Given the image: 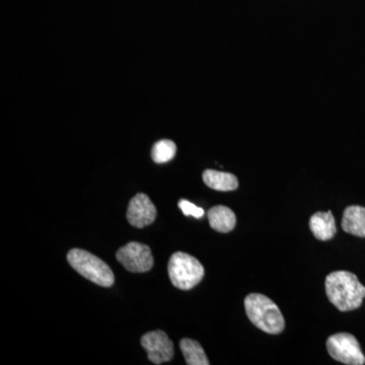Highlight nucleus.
<instances>
[{
    "mask_svg": "<svg viewBox=\"0 0 365 365\" xmlns=\"http://www.w3.org/2000/svg\"><path fill=\"white\" fill-rule=\"evenodd\" d=\"M342 228L348 234L365 237V208L349 206L343 215Z\"/></svg>",
    "mask_w": 365,
    "mask_h": 365,
    "instance_id": "obj_11",
    "label": "nucleus"
},
{
    "mask_svg": "<svg viewBox=\"0 0 365 365\" xmlns=\"http://www.w3.org/2000/svg\"><path fill=\"white\" fill-rule=\"evenodd\" d=\"M116 258L129 272H148L153 266L150 247L140 242H131L122 247L117 252Z\"/></svg>",
    "mask_w": 365,
    "mask_h": 365,
    "instance_id": "obj_6",
    "label": "nucleus"
},
{
    "mask_svg": "<svg viewBox=\"0 0 365 365\" xmlns=\"http://www.w3.org/2000/svg\"><path fill=\"white\" fill-rule=\"evenodd\" d=\"M247 316L257 328L268 334H279L285 322L279 307L263 294H251L245 299Z\"/></svg>",
    "mask_w": 365,
    "mask_h": 365,
    "instance_id": "obj_2",
    "label": "nucleus"
},
{
    "mask_svg": "<svg viewBox=\"0 0 365 365\" xmlns=\"http://www.w3.org/2000/svg\"><path fill=\"white\" fill-rule=\"evenodd\" d=\"M203 181L206 186L216 191H234L239 187V181L235 175L215 170H206L203 173Z\"/></svg>",
    "mask_w": 365,
    "mask_h": 365,
    "instance_id": "obj_12",
    "label": "nucleus"
},
{
    "mask_svg": "<svg viewBox=\"0 0 365 365\" xmlns=\"http://www.w3.org/2000/svg\"><path fill=\"white\" fill-rule=\"evenodd\" d=\"M141 345L153 364L170 361L174 357V344L163 331H153L141 337Z\"/></svg>",
    "mask_w": 365,
    "mask_h": 365,
    "instance_id": "obj_7",
    "label": "nucleus"
},
{
    "mask_svg": "<svg viewBox=\"0 0 365 365\" xmlns=\"http://www.w3.org/2000/svg\"><path fill=\"white\" fill-rule=\"evenodd\" d=\"M309 227L319 241H329L337 232L335 218L331 211L314 213L309 220Z\"/></svg>",
    "mask_w": 365,
    "mask_h": 365,
    "instance_id": "obj_9",
    "label": "nucleus"
},
{
    "mask_svg": "<svg viewBox=\"0 0 365 365\" xmlns=\"http://www.w3.org/2000/svg\"><path fill=\"white\" fill-rule=\"evenodd\" d=\"M67 261L76 272L91 282L103 287H110L114 284L115 276L111 268L90 252L72 249L67 254Z\"/></svg>",
    "mask_w": 365,
    "mask_h": 365,
    "instance_id": "obj_3",
    "label": "nucleus"
},
{
    "mask_svg": "<svg viewBox=\"0 0 365 365\" xmlns=\"http://www.w3.org/2000/svg\"><path fill=\"white\" fill-rule=\"evenodd\" d=\"M209 225L218 232H230L234 230L237 217L234 211L227 206H215L208 211Z\"/></svg>",
    "mask_w": 365,
    "mask_h": 365,
    "instance_id": "obj_10",
    "label": "nucleus"
},
{
    "mask_svg": "<svg viewBox=\"0 0 365 365\" xmlns=\"http://www.w3.org/2000/svg\"><path fill=\"white\" fill-rule=\"evenodd\" d=\"M176 144L169 139H163L153 145L151 150V158L155 163H165L172 160L176 155Z\"/></svg>",
    "mask_w": 365,
    "mask_h": 365,
    "instance_id": "obj_14",
    "label": "nucleus"
},
{
    "mask_svg": "<svg viewBox=\"0 0 365 365\" xmlns=\"http://www.w3.org/2000/svg\"><path fill=\"white\" fill-rule=\"evenodd\" d=\"M126 215L132 227L143 228L155 222L157 217V208L155 204L151 202L150 197L139 193L131 199Z\"/></svg>",
    "mask_w": 365,
    "mask_h": 365,
    "instance_id": "obj_8",
    "label": "nucleus"
},
{
    "mask_svg": "<svg viewBox=\"0 0 365 365\" xmlns=\"http://www.w3.org/2000/svg\"><path fill=\"white\" fill-rule=\"evenodd\" d=\"M329 300L341 312L359 309L365 297V287L356 275L348 271H335L326 278Z\"/></svg>",
    "mask_w": 365,
    "mask_h": 365,
    "instance_id": "obj_1",
    "label": "nucleus"
},
{
    "mask_svg": "<svg viewBox=\"0 0 365 365\" xmlns=\"http://www.w3.org/2000/svg\"><path fill=\"white\" fill-rule=\"evenodd\" d=\"M182 355L188 365H209L207 356L202 346L195 340L182 339L180 342Z\"/></svg>",
    "mask_w": 365,
    "mask_h": 365,
    "instance_id": "obj_13",
    "label": "nucleus"
},
{
    "mask_svg": "<svg viewBox=\"0 0 365 365\" xmlns=\"http://www.w3.org/2000/svg\"><path fill=\"white\" fill-rule=\"evenodd\" d=\"M327 349L337 361L348 365H362L365 357L359 341L351 334L339 333L329 337Z\"/></svg>",
    "mask_w": 365,
    "mask_h": 365,
    "instance_id": "obj_5",
    "label": "nucleus"
},
{
    "mask_svg": "<svg viewBox=\"0 0 365 365\" xmlns=\"http://www.w3.org/2000/svg\"><path fill=\"white\" fill-rule=\"evenodd\" d=\"M170 279L175 287L189 290L201 282L204 267L193 256L182 252L172 255L168 266Z\"/></svg>",
    "mask_w": 365,
    "mask_h": 365,
    "instance_id": "obj_4",
    "label": "nucleus"
},
{
    "mask_svg": "<svg viewBox=\"0 0 365 365\" xmlns=\"http://www.w3.org/2000/svg\"><path fill=\"white\" fill-rule=\"evenodd\" d=\"M179 208L181 209L182 213L186 216H193L195 218H201L204 215L202 208L198 207L195 204L189 202V201L182 199L179 201Z\"/></svg>",
    "mask_w": 365,
    "mask_h": 365,
    "instance_id": "obj_15",
    "label": "nucleus"
}]
</instances>
